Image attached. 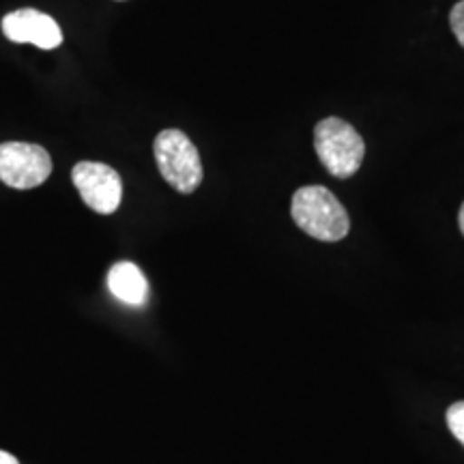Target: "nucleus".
<instances>
[{
  "label": "nucleus",
  "instance_id": "7",
  "mask_svg": "<svg viewBox=\"0 0 464 464\" xmlns=\"http://www.w3.org/2000/svg\"><path fill=\"white\" fill-rule=\"evenodd\" d=\"M108 288L116 299L127 305H144L149 299V282L140 266L133 263H116L108 271Z\"/></svg>",
  "mask_w": 464,
  "mask_h": 464
},
{
  "label": "nucleus",
  "instance_id": "4",
  "mask_svg": "<svg viewBox=\"0 0 464 464\" xmlns=\"http://www.w3.org/2000/svg\"><path fill=\"white\" fill-rule=\"evenodd\" d=\"M52 174L50 153L39 144H0V181L14 189H33L48 181Z\"/></svg>",
  "mask_w": 464,
  "mask_h": 464
},
{
  "label": "nucleus",
  "instance_id": "6",
  "mask_svg": "<svg viewBox=\"0 0 464 464\" xmlns=\"http://www.w3.org/2000/svg\"><path fill=\"white\" fill-rule=\"evenodd\" d=\"M3 33L14 44H33L42 50H54L63 44V31L37 9H20L3 17Z\"/></svg>",
  "mask_w": 464,
  "mask_h": 464
},
{
  "label": "nucleus",
  "instance_id": "1",
  "mask_svg": "<svg viewBox=\"0 0 464 464\" xmlns=\"http://www.w3.org/2000/svg\"><path fill=\"white\" fill-rule=\"evenodd\" d=\"M290 216L305 235L324 243L342 241L351 230L346 208L323 185H305L295 191Z\"/></svg>",
  "mask_w": 464,
  "mask_h": 464
},
{
  "label": "nucleus",
  "instance_id": "9",
  "mask_svg": "<svg viewBox=\"0 0 464 464\" xmlns=\"http://www.w3.org/2000/svg\"><path fill=\"white\" fill-rule=\"evenodd\" d=\"M450 24H451V31H454V34H456L458 44L464 48V0H460V3L451 9Z\"/></svg>",
  "mask_w": 464,
  "mask_h": 464
},
{
  "label": "nucleus",
  "instance_id": "8",
  "mask_svg": "<svg viewBox=\"0 0 464 464\" xmlns=\"http://www.w3.org/2000/svg\"><path fill=\"white\" fill-rule=\"evenodd\" d=\"M448 426L454 437L464 445V402H456L448 409Z\"/></svg>",
  "mask_w": 464,
  "mask_h": 464
},
{
  "label": "nucleus",
  "instance_id": "10",
  "mask_svg": "<svg viewBox=\"0 0 464 464\" xmlns=\"http://www.w3.org/2000/svg\"><path fill=\"white\" fill-rule=\"evenodd\" d=\"M0 464H20V462H17V458L7 454V451H0Z\"/></svg>",
  "mask_w": 464,
  "mask_h": 464
},
{
  "label": "nucleus",
  "instance_id": "11",
  "mask_svg": "<svg viewBox=\"0 0 464 464\" xmlns=\"http://www.w3.org/2000/svg\"><path fill=\"white\" fill-rule=\"evenodd\" d=\"M458 224H460V230H462V235H464V205L460 207V216H458Z\"/></svg>",
  "mask_w": 464,
  "mask_h": 464
},
{
  "label": "nucleus",
  "instance_id": "5",
  "mask_svg": "<svg viewBox=\"0 0 464 464\" xmlns=\"http://www.w3.org/2000/svg\"><path fill=\"white\" fill-rule=\"evenodd\" d=\"M72 179L84 205L102 216H110L123 200V181L119 172L97 161H80L73 166Z\"/></svg>",
  "mask_w": 464,
  "mask_h": 464
},
{
  "label": "nucleus",
  "instance_id": "2",
  "mask_svg": "<svg viewBox=\"0 0 464 464\" xmlns=\"http://www.w3.org/2000/svg\"><path fill=\"white\" fill-rule=\"evenodd\" d=\"M314 149L321 164L335 179L353 177L365 158L363 138L338 116L323 119L314 130Z\"/></svg>",
  "mask_w": 464,
  "mask_h": 464
},
{
  "label": "nucleus",
  "instance_id": "3",
  "mask_svg": "<svg viewBox=\"0 0 464 464\" xmlns=\"http://www.w3.org/2000/svg\"><path fill=\"white\" fill-rule=\"evenodd\" d=\"M155 161L161 177L172 189L191 194L202 183V161L194 142L179 130H164L153 144Z\"/></svg>",
  "mask_w": 464,
  "mask_h": 464
}]
</instances>
